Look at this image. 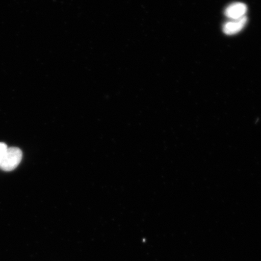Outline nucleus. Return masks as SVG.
<instances>
[{
	"instance_id": "f03ea898",
	"label": "nucleus",
	"mask_w": 261,
	"mask_h": 261,
	"mask_svg": "<svg viewBox=\"0 0 261 261\" xmlns=\"http://www.w3.org/2000/svg\"><path fill=\"white\" fill-rule=\"evenodd\" d=\"M247 11V6L243 3L238 2L227 6L224 14L231 19H238L244 17Z\"/></svg>"
},
{
	"instance_id": "20e7f679",
	"label": "nucleus",
	"mask_w": 261,
	"mask_h": 261,
	"mask_svg": "<svg viewBox=\"0 0 261 261\" xmlns=\"http://www.w3.org/2000/svg\"><path fill=\"white\" fill-rule=\"evenodd\" d=\"M8 148V147L6 143L0 142V164H1L3 159H4V156Z\"/></svg>"
},
{
	"instance_id": "7ed1b4c3",
	"label": "nucleus",
	"mask_w": 261,
	"mask_h": 261,
	"mask_svg": "<svg viewBox=\"0 0 261 261\" xmlns=\"http://www.w3.org/2000/svg\"><path fill=\"white\" fill-rule=\"evenodd\" d=\"M247 21V18L246 16L244 17L238 19H232V20L228 21L224 24L223 26V32L226 35H234L238 34L246 25Z\"/></svg>"
},
{
	"instance_id": "f257e3e1",
	"label": "nucleus",
	"mask_w": 261,
	"mask_h": 261,
	"mask_svg": "<svg viewBox=\"0 0 261 261\" xmlns=\"http://www.w3.org/2000/svg\"><path fill=\"white\" fill-rule=\"evenodd\" d=\"M22 158V152L20 149L16 147L8 148L0 164V169L6 172L14 171L21 163Z\"/></svg>"
}]
</instances>
